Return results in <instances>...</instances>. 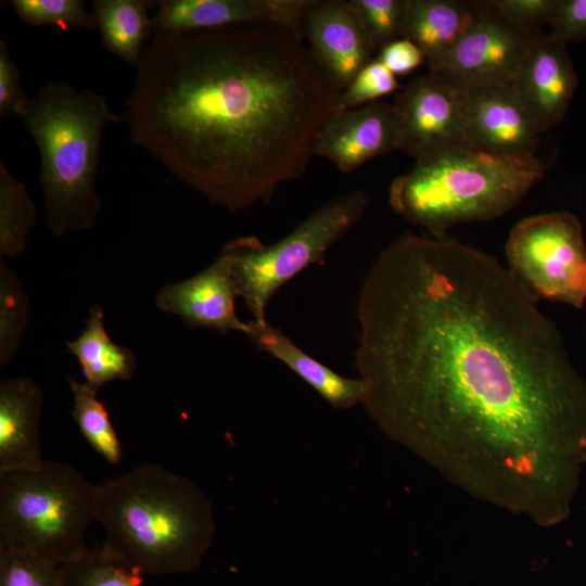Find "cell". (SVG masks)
Masks as SVG:
<instances>
[{
    "mask_svg": "<svg viewBox=\"0 0 586 586\" xmlns=\"http://www.w3.org/2000/svg\"><path fill=\"white\" fill-rule=\"evenodd\" d=\"M304 37L326 77L341 91L375 50L346 0H316L304 20Z\"/></svg>",
    "mask_w": 586,
    "mask_h": 586,
    "instance_id": "cell-14",
    "label": "cell"
},
{
    "mask_svg": "<svg viewBox=\"0 0 586 586\" xmlns=\"http://www.w3.org/2000/svg\"><path fill=\"white\" fill-rule=\"evenodd\" d=\"M38 149L46 226L55 238L95 227L102 137L125 117L104 95L49 80L29 98L21 117Z\"/></svg>",
    "mask_w": 586,
    "mask_h": 586,
    "instance_id": "cell-4",
    "label": "cell"
},
{
    "mask_svg": "<svg viewBox=\"0 0 586 586\" xmlns=\"http://www.w3.org/2000/svg\"><path fill=\"white\" fill-rule=\"evenodd\" d=\"M30 303L17 273L0 258V367L16 354L29 322Z\"/></svg>",
    "mask_w": 586,
    "mask_h": 586,
    "instance_id": "cell-25",
    "label": "cell"
},
{
    "mask_svg": "<svg viewBox=\"0 0 586 586\" xmlns=\"http://www.w3.org/2000/svg\"><path fill=\"white\" fill-rule=\"evenodd\" d=\"M73 393L71 416L76 422L85 440L103 459L117 464L123 457V447L98 392L85 382L69 381Z\"/></svg>",
    "mask_w": 586,
    "mask_h": 586,
    "instance_id": "cell-24",
    "label": "cell"
},
{
    "mask_svg": "<svg viewBox=\"0 0 586 586\" xmlns=\"http://www.w3.org/2000/svg\"><path fill=\"white\" fill-rule=\"evenodd\" d=\"M375 49L403 37L407 0H347Z\"/></svg>",
    "mask_w": 586,
    "mask_h": 586,
    "instance_id": "cell-28",
    "label": "cell"
},
{
    "mask_svg": "<svg viewBox=\"0 0 586 586\" xmlns=\"http://www.w3.org/2000/svg\"><path fill=\"white\" fill-rule=\"evenodd\" d=\"M369 195L355 189L331 199L290 233L272 244L253 235L226 243L220 254L229 264L239 297L254 321L265 322L278 290L311 265H322L329 249L364 217Z\"/></svg>",
    "mask_w": 586,
    "mask_h": 586,
    "instance_id": "cell-7",
    "label": "cell"
},
{
    "mask_svg": "<svg viewBox=\"0 0 586 586\" xmlns=\"http://www.w3.org/2000/svg\"><path fill=\"white\" fill-rule=\"evenodd\" d=\"M43 394L28 378L0 384V473L29 470L43 462L40 418Z\"/></svg>",
    "mask_w": 586,
    "mask_h": 586,
    "instance_id": "cell-17",
    "label": "cell"
},
{
    "mask_svg": "<svg viewBox=\"0 0 586 586\" xmlns=\"http://www.w3.org/2000/svg\"><path fill=\"white\" fill-rule=\"evenodd\" d=\"M482 4L468 30L444 53L426 61L429 73L460 89L511 86L538 35L517 28L487 1Z\"/></svg>",
    "mask_w": 586,
    "mask_h": 586,
    "instance_id": "cell-9",
    "label": "cell"
},
{
    "mask_svg": "<svg viewBox=\"0 0 586 586\" xmlns=\"http://www.w3.org/2000/svg\"><path fill=\"white\" fill-rule=\"evenodd\" d=\"M462 91L464 133L470 148L501 156L536 157L542 132L512 86Z\"/></svg>",
    "mask_w": 586,
    "mask_h": 586,
    "instance_id": "cell-12",
    "label": "cell"
},
{
    "mask_svg": "<svg viewBox=\"0 0 586 586\" xmlns=\"http://www.w3.org/2000/svg\"><path fill=\"white\" fill-rule=\"evenodd\" d=\"M66 348L77 358L85 383L98 393L112 381L131 380L137 370L135 353L113 342L106 332L100 305L90 308L84 330L66 342Z\"/></svg>",
    "mask_w": 586,
    "mask_h": 586,
    "instance_id": "cell-20",
    "label": "cell"
},
{
    "mask_svg": "<svg viewBox=\"0 0 586 586\" xmlns=\"http://www.w3.org/2000/svg\"><path fill=\"white\" fill-rule=\"evenodd\" d=\"M316 0H161L152 24L154 31L216 29L239 25L281 28L304 38V20Z\"/></svg>",
    "mask_w": 586,
    "mask_h": 586,
    "instance_id": "cell-11",
    "label": "cell"
},
{
    "mask_svg": "<svg viewBox=\"0 0 586 586\" xmlns=\"http://www.w3.org/2000/svg\"><path fill=\"white\" fill-rule=\"evenodd\" d=\"M150 0H94L93 14L103 47L122 61L139 64L143 50L154 33Z\"/></svg>",
    "mask_w": 586,
    "mask_h": 586,
    "instance_id": "cell-21",
    "label": "cell"
},
{
    "mask_svg": "<svg viewBox=\"0 0 586 586\" xmlns=\"http://www.w3.org/2000/svg\"><path fill=\"white\" fill-rule=\"evenodd\" d=\"M38 217L26 186L0 163V255L15 257L27 243Z\"/></svg>",
    "mask_w": 586,
    "mask_h": 586,
    "instance_id": "cell-22",
    "label": "cell"
},
{
    "mask_svg": "<svg viewBox=\"0 0 586 586\" xmlns=\"http://www.w3.org/2000/svg\"><path fill=\"white\" fill-rule=\"evenodd\" d=\"M103 546L143 575L191 572L211 547V500L189 479L142 464L97 485Z\"/></svg>",
    "mask_w": 586,
    "mask_h": 586,
    "instance_id": "cell-3",
    "label": "cell"
},
{
    "mask_svg": "<svg viewBox=\"0 0 586 586\" xmlns=\"http://www.w3.org/2000/svg\"><path fill=\"white\" fill-rule=\"evenodd\" d=\"M97 521V485L66 462L0 473V547H15L61 565L88 548Z\"/></svg>",
    "mask_w": 586,
    "mask_h": 586,
    "instance_id": "cell-6",
    "label": "cell"
},
{
    "mask_svg": "<svg viewBox=\"0 0 586 586\" xmlns=\"http://www.w3.org/2000/svg\"><path fill=\"white\" fill-rule=\"evenodd\" d=\"M237 297L229 264L218 255L199 273L163 286L155 297V305L163 313L178 316L189 327L246 335L250 323L238 317Z\"/></svg>",
    "mask_w": 586,
    "mask_h": 586,
    "instance_id": "cell-15",
    "label": "cell"
},
{
    "mask_svg": "<svg viewBox=\"0 0 586 586\" xmlns=\"http://www.w3.org/2000/svg\"><path fill=\"white\" fill-rule=\"evenodd\" d=\"M10 3L18 18L29 26L98 28L93 12H89L81 0H12Z\"/></svg>",
    "mask_w": 586,
    "mask_h": 586,
    "instance_id": "cell-26",
    "label": "cell"
},
{
    "mask_svg": "<svg viewBox=\"0 0 586 586\" xmlns=\"http://www.w3.org/2000/svg\"><path fill=\"white\" fill-rule=\"evenodd\" d=\"M537 157L492 154L470 146L417 161L390 186L392 209L431 237L448 228L496 219L514 208L544 177Z\"/></svg>",
    "mask_w": 586,
    "mask_h": 586,
    "instance_id": "cell-5",
    "label": "cell"
},
{
    "mask_svg": "<svg viewBox=\"0 0 586 586\" xmlns=\"http://www.w3.org/2000/svg\"><path fill=\"white\" fill-rule=\"evenodd\" d=\"M273 26L153 33L125 122L138 146L211 204L269 202L316 155L341 90Z\"/></svg>",
    "mask_w": 586,
    "mask_h": 586,
    "instance_id": "cell-2",
    "label": "cell"
},
{
    "mask_svg": "<svg viewBox=\"0 0 586 586\" xmlns=\"http://www.w3.org/2000/svg\"><path fill=\"white\" fill-rule=\"evenodd\" d=\"M577 84L568 43L543 31L535 37L511 86L543 133L562 122Z\"/></svg>",
    "mask_w": 586,
    "mask_h": 586,
    "instance_id": "cell-13",
    "label": "cell"
},
{
    "mask_svg": "<svg viewBox=\"0 0 586 586\" xmlns=\"http://www.w3.org/2000/svg\"><path fill=\"white\" fill-rule=\"evenodd\" d=\"M395 76L406 75L421 65L425 55L407 38H398L382 49L377 58Z\"/></svg>",
    "mask_w": 586,
    "mask_h": 586,
    "instance_id": "cell-33",
    "label": "cell"
},
{
    "mask_svg": "<svg viewBox=\"0 0 586 586\" xmlns=\"http://www.w3.org/2000/svg\"><path fill=\"white\" fill-rule=\"evenodd\" d=\"M548 28L565 43L586 39V0H556Z\"/></svg>",
    "mask_w": 586,
    "mask_h": 586,
    "instance_id": "cell-32",
    "label": "cell"
},
{
    "mask_svg": "<svg viewBox=\"0 0 586 586\" xmlns=\"http://www.w3.org/2000/svg\"><path fill=\"white\" fill-rule=\"evenodd\" d=\"M62 586H143V574L105 548H87L60 565Z\"/></svg>",
    "mask_w": 586,
    "mask_h": 586,
    "instance_id": "cell-23",
    "label": "cell"
},
{
    "mask_svg": "<svg viewBox=\"0 0 586 586\" xmlns=\"http://www.w3.org/2000/svg\"><path fill=\"white\" fill-rule=\"evenodd\" d=\"M507 269L535 302L582 309L586 302V243L579 219L569 212L526 217L510 231Z\"/></svg>",
    "mask_w": 586,
    "mask_h": 586,
    "instance_id": "cell-8",
    "label": "cell"
},
{
    "mask_svg": "<svg viewBox=\"0 0 586 586\" xmlns=\"http://www.w3.org/2000/svg\"><path fill=\"white\" fill-rule=\"evenodd\" d=\"M488 7L517 28L543 33L548 27L556 0H486Z\"/></svg>",
    "mask_w": 586,
    "mask_h": 586,
    "instance_id": "cell-30",
    "label": "cell"
},
{
    "mask_svg": "<svg viewBox=\"0 0 586 586\" xmlns=\"http://www.w3.org/2000/svg\"><path fill=\"white\" fill-rule=\"evenodd\" d=\"M396 150L398 132L393 107L375 101L334 114L319 132L315 152L347 174Z\"/></svg>",
    "mask_w": 586,
    "mask_h": 586,
    "instance_id": "cell-16",
    "label": "cell"
},
{
    "mask_svg": "<svg viewBox=\"0 0 586 586\" xmlns=\"http://www.w3.org/2000/svg\"><path fill=\"white\" fill-rule=\"evenodd\" d=\"M246 336L260 351L276 357L313 387L332 407L347 409L362 403L366 386L360 379L342 377L310 357L268 321L250 320Z\"/></svg>",
    "mask_w": 586,
    "mask_h": 586,
    "instance_id": "cell-18",
    "label": "cell"
},
{
    "mask_svg": "<svg viewBox=\"0 0 586 586\" xmlns=\"http://www.w3.org/2000/svg\"><path fill=\"white\" fill-rule=\"evenodd\" d=\"M21 71L12 60L4 40H0V117L23 116L29 97L21 87Z\"/></svg>",
    "mask_w": 586,
    "mask_h": 586,
    "instance_id": "cell-31",
    "label": "cell"
},
{
    "mask_svg": "<svg viewBox=\"0 0 586 586\" xmlns=\"http://www.w3.org/2000/svg\"><path fill=\"white\" fill-rule=\"evenodd\" d=\"M482 9V1L407 0L403 37L416 43L428 61L448 50Z\"/></svg>",
    "mask_w": 586,
    "mask_h": 586,
    "instance_id": "cell-19",
    "label": "cell"
},
{
    "mask_svg": "<svg viewBox=\"0 0 586 586\" xmlns=\"http://www.w3.org/2000/svg\"><path fill=\"white\" fill-rule=\"evenodd\" d=\"M398 87L396 76L378 59H374L341 91L337 110L343 112L375 102L394 92Z\"/></svg>",
    "mask_w": 586,
    "mask_h": 586,
    "instance_id": "cell-29",
    "label": "cell"
},
{
    "mask_svg": "<svg viewBox=\"0 0 586 586\" xmlns=\"http://www.w3.org/2000/svg\"><path fill=\"white\" fill-rule=\"evenodd\" d=\"M398 150L416 162L469 146L464 133L463 91L428 73L417 76L392 105Z\"/></svg>",
    "mask_w": 586,
    "mask_h": 586,
    "instance_id": "cell-10",
    "label": "cell"
},
{
    "mask_svg": "<svg viewBox=\"0 0 586 586\" xmlns=\"http://www.w3.org/2000/svg\"><path fill=\"white\" fill-rule=\"evenodd\" d=\"M362 405L466 494L544 527L569 518L586 464V381L495 257L406 234L356 306Z\"/></svg>",
    "mask_w": 586,
    "mask_h": 586,
    "instance_id": "cell-1",
    "label": "cell"
},
{
    "mask_svg": "<svg viewBox=\"0 0 586 586\" xmlns=\"http://www.w3.org/2000/svg\"><path fill=\"white\" fill-rule=\"evenodd\" d=\"M0 586H62L60 565L15 547H0Z\"/></svg>",
    "mask_w": 586,
    "mask_h": 586,
    "instance_id": "cell-27",
    "label": "cell"
}]
</instances>
